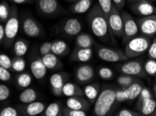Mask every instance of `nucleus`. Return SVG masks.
<instances>
[{"label": "nucleus", "mask_w": 156, "mask_h": 116, "mask_svg": "<svg viewBox=\"0 0 156 116\" xmlns=\"http://www.w3.org/2000/svg\"><path fill=\"white\" fill-rule=\"evenodd\" d=\"M141 80L139 79V77H134V76L127 75L122 74L117 78V83L122 88H127L129 86H131L134 83L140 81Z\"/></svg>", "instance_id": "31"}, {"label": "nucleus", "mask_w": 156, "mask_h": 116, "mask_svg": "<svg viewBox=\"0 0 156 116\" xmlns=\"http://www.w3.org/2000/svg\"><path fill=\"white\" fill-rule=\"evenodd\" d=\"M83 29L81 21L75 18H71L65 20L61 24L60 31L68 37H74L81 34Z\"/></svg>", "instance_id": "13"}, {"label": "nucleus", "mask_w": 156, "mask_h": 116, "mask_svg": "<svg viewBox=\"0 0 156 116\" xmlns=\"http://www.w3.org/2000/svg\"><path fill=\"white\" fill-rule=\"evenodd\" d=\"M4 27H5V39L4 41V47L6 48H9L15 42V39L17 36L19 27H20L18 8L16 4H12V5L11 6L10 15L8 20L4 24Z\"/></svg>", "instance_id": "4"}, {"label": "nucleus", "mask_w": 156, "mask_h": 116, "mask_svg": "<svg viewBox=\"0 0 156 116\" xmlns=\"http://www.w3.org/2000/svg\"><path fill=\"white\" fill-rule=\"evenodd\" d=\"M129 8L135 15L140 17H146L156 14V6L149 0H140L132 2L129 4Z\"/></svg>", "instance_id": "12"}, {"label": "nucleus", "mask_w": 156, "mask_h": 116, "mask_svg": "<svg viewBox=\"0 0 156 116\" xmlns=\"http://www.w3.org/2000/svg\"><path fill=\"white\" fill-rule=\"evenodd\" d=\"M69 78V75L65 72H57L50 78V84L52 92L56 97H60L63 94V87Z\"/></svg>", "instance_id": "14"}, {"label": "nucleus", "mask_w": 156, "mask_h": 116, "mask_svg": "<svg viewBox=\"0 0 156 116\" xmlns=\"http://www.w3.org/2000/svg\"><path fill=\"white\" fill-rule=\"evenodd\" d=\"M11 79V74L6 68L0 66V80L2 81H9Z\"/></svg>", "instance_id": "44"}, {"label": "nucleus", "mask_w": 156, "mask_h": 116, "mask_svg": "<svg viewBox=\"0 0 156 116\" xmlns=\"http://www.w3.org/2000/svg\"><path fill=\"white\" fill-rule=\"evenodd\" d=\"M144 87L142 82L140 81L134 83L131 86L125 88L127 101H133L137 98Z\"/></svg>", "instance_id": "27"}, {"label": "nucleus", "mask_w": 156, "mask_h": 116, "mask_svg": "<svg viewBox=\"0 0 156 116\" xmlns=\"http://www.w3.org/2000/svg\"><path fill=\"white\" fill-rule=\"evenodd\" d=\"M29 42L23 38H18L14 42L13 51L16 56H23L29 49Z\"/></svg>", "instance_id": "28"}, {"label": "nucleus", "mask_w": 156, "mask_h": 116, "mask_svg": "<svg viewBox=\"0 0 156 116\" xmlns=\"http://www.w3.org/2000/svg\"><path fill=\"white\" fill-rule=\"evenodd\" d=\"M151 115H153V116H156V108H155V111L154 112H153V113Z\"/></svg>", "instance_id": "53"}, {"label": "nucleus", "mask_w": 156, "mask_h": 116, "mask_svg": "<svg viewBox=\"0 0 156 116\" xmlns=\"http://www.w3.org/2000/svg\"><path fill=\"white\" fill-rule=\"evenodd\" d=\"M155 84H156V81H155Z\"/></svg>", "instance_id": "57"}, {"label": "nucleus", "mask_w": 156, "mask_h": 116, "mask_svg": "<svg viewBox=\"0 0 156 116\" xmlns=\"http://www.w3.org/2000/svg\"><path fill=\"white\" fill-rule=\"evenodd\" d=\"M154 91H155V94H156V84L154 85Z\"/></svg>", "instance_id": "54"}, {"label": "nucleus", "mask_w": 156, "mask_h": 116, "mask_svg": "<svg viewBox=\"0 0 156 116\" xmlns=\"http://www.w3.org/2000/svg\"><path fill=\"white\" fill-rule=\"evenodd\" d=\"M95 41L90 35L86 33H81L76 35L75 39L76 47L81 48H90L95 45Z\"/></svg>", "instance_id": "24"}, {"label": "nucleus", "mask_w": 156, "mask_h": 116, "mask_svg": "<svg viewBox=\"0 0 156 116\" xmlns=\"http://www.w3.org/2000/svg\"><path fill=\"white\" fill-rule=\"evenodd\" d=\"M100 84L98 82L92 83V84L87 85L84 88V95H86V98L88 99L90 102L94 104L100 94Z\"/></svg>", "instance_id": "23"}, {"label": "nucleus", "mask_w": 156, "mask_h": 116, "mask_svg": "<svg viewBox=\"0 0 156 116\" xmlns=\"http://www.w3.org/2000/svg\"><path fill=\"white\" fill-rule=\"evenodd\" d=\"M121 15L123 20V35L122 42L124 45L136 37L139 34V27L136 20L126 11L121 12Z\"/></svg>", "instance_id": "9"}, {"label": "nucleus", "mask_w": 156, "mask_h": 116, "mask_svg": "<svg viewBox=\"0 0 156 116\" xmlns=\"http://www.w3.org/2000/svg\"><path fill=\"white\" fill-rule=\"evenodd\" d=\"M30 70L35 79H41L46 75L47 68L41 58H37L30 63Z\"/></svg>", "instance_id": "20"}, {"label": "nucleus", "mask_w": 156, "mask_h": 116, "mask_svg": "<svg viewBox=\"0 0 156 116\" xmlns=\"http://www.w3.org/2000/svg\"><path fill=\"white\" fill-rule=\"evenodd\" d=\"M26 68V61L23 56H16L12 59V69L17 72H21L24 71Z\"/></svg>", "instance_id": "34"}, {"label": "nucleus", "mask_w": 156, "mask_h": 116, "mask_svg": "<svg viewBox=\"0 0 156 116\" xmlns=\"http://www.w3.org/2000/svg\"><path fill=\"white\" fill-rule=\"evenodd\" d=\"M155 81H156V76H155Z\"/></svg>", "instance_id": "56"}, {"label": "nucleus", "mask_w": 156, "mask_h": 116, "mask_svg": "<svg viewBox=\"0 0 156 116\" xmlns=\"http://www.w3.org/2000/svg\"><path fill=\"white\" fill-rule=\"evenodd\" d=\"M94 77V70L89 64H83L79 66L75 71V78L80 84L90 82Z\"/></svg>", "instance_id": "15"}, {"label": "nucleus", "mask_w": 156, "mask_h": 116, "mask_svg": "<svg viewBox=\"0 0 156 116\" xmlns=\"http://www.w3.org/2000/svg\"><path fill=\"white\" fill-rule=\"evenodd\" d=\"M52 45H53V42L51 41H46L44 42V43H42L39 49V52L40 55L43 56L46 55V54L51 53Z\"/></svg>", "instance_id": "40"}, {"label": "nucleus", "mask_w": 156, "mask_h": 116, "mask_svg": "<svg viewBox=\"0 0 156 116\" xmlns=\"http://www.w3.org/2000/svg\"><path fill=\"white\" fill-rule=\"evenodd\" d=\"M24 107V113L25 115L35 116L44 113L46 109V104L41 101H33L30 104H27Z\"/></svg>", "instance_id": "22"}, {"label": "nucleus", "mask_w": 156, "mask_h": 116, "mask_svg": "<svg viewBox=\"0 0 156 116\" xmlns=\"http://www.w3.org/2000/svg\"><path fill=\"white\" fill-rule=\"evenodd\" d=\"M129 3H132V2H137V1H140V0H127Z\"/></svg>", "instance_id": "52"}, {"label": "nucleus", "mask_w": 156, "mask_h": 116, "mask_svg": "<svg viewBox=\"0 0 156 116\" xmlns=\"http://www.w3.org/2000/svg\"><path fill=\"white\" fill-rule=\"evenodd\" d=\"M20 25L23 33L28 37L38 38L45 33L43 25L29 13L23 14L21 18Z\"/></svg>", "instance_id": "6"}, {"label": "nucleus", "mask_w": 156, "mask_h": 116, "mask_svg": "<svg viewBox=\"0 0 156 116\" xmlns=\"http://www.w3.org/2000/svg\"><path fill=\"white\" fill-rule=\"evenodd\" d=\"M94 0H76L69 6V12L73 14H83L94 5Z\"/></svg>", "instance_id": "19"}, {"label": "nucleus", "mask_w": 156, "mask_h": 116, "mask_svg": "<svg viewBox=\"0 0 156 116\" xmlns=\"http://www.w3.org/2000/svg\"><path fill=\"white\" fill-rule=\"evenodd\" d=\"M134 108L140 112L142 115H151L156 108V101L152 98H146L136 102Z\"/></svg>", "instance_id": "18"}, {"label": "nucleus", "mask_w": 156, "mask_h": 116, "mask_svg": "<svg viewBox=\"0 0 156 116\" xmlns=\"http://www.w3.org/2000/svg\"><path fill=\"white\" fill-rule=\"evenodd\" d=\"M19 113L16 108L12 106H6L2 108L0 112V116H18Z\"/></svg>", "instance_id": "41"}, {"label": "nucleus", "mask_w": 156, "mask_h": 116, "mask_svg": "<svg viewBox=\"0 0 156 116\" xmlns=\"http://www.w3.org/2000/svg\"><path fill=\"white\" fill-rule=\"evenodd\" d=\"M34 4L37 11L45 17H56L69 13L58 0H34Z\"/></svg>", "instance_id": "5"}, {"label": "nucleus", "mask_w": 156, "mask_h": 116, "mask_svg": "<svg viewBox=\"0 0 156 116\" xmlns=\"http://www.w3.org/2000/svg\"><path fill=\"white\" fill-rule=\"evenodd\" d=\"M42 61L46 65L47 69L49 70H59L63 68L62 61L59 58V56L53 53H49L41 56Z\"/></svg>", "instance_id": "21"}, {"label": "nucleus", "mask_w": 156, "mask_h": 116, "mask_svg": "<svg viewBox=\"0 0 156 116\" xmlns=\"http://www.w3.org/2000/svg\"><path fill=\"white\" fill-rule=\"evenodd\" d=\"M144 70L146 74L153 77L156 76V60L151 58H148L144 62Z\"/></svg>", "instance_id": "35"}, {"label": "nucleus", "mask_w": 156, "mask_h": 116, "mask_svg": "<svg viewBox=\"0 0 156 116\" xmlns=\"http://www.w3.org/2000/svg\"><path fill=\"white\" fill-rule=\"evenodd\" d=\"M151 42V38L146 35H136L125 45V54L129 59L138 57L148 51Z\"/></svg>", "instance_id": "3"}, {"label": "nucleus", "mask_w": 156, "mask_h": 116, "mask_svg": "<svg viewBox=\"0 0 156 116\" xmlns=\"http://www.w3.org/2000/svg\"><path fill=\"white\" fill-rule=\"evenodd\" d=\"M65 1L67 2H69V3H73V2H74L76 1V0H65Z\"/></svg>", "instance_id": "51"}, {"label": "nucleus", "mask_w": 156, "mask_h": 116, "mask_svg": "<svg viewBox=\"0 0 156 116\" xmlns=\"http://www.w3.org/2000/svg\"><path fill=\"white\" fill-rule=\"evenodd\" d=\"M149 1H151V2H155V1H156V0H149Z\"/></svg>", "instance_id": "55"}, {"label": "nucleus", "mask_w": 156, "mask_h": 116, "mask_svg": "<svg viewBox=\"0 0 156 116\" xmlns=\"http://www.w3.org/2000/svg\"><path fill=\"white\" fill-rule=\"evenodd\" d=\"M108 27L113 35L116 38H122L123 35V20L120 12L115 8L113 7L112 11L108 18Z\"/></svg>", "instance_id": "11"}, {"label": "nucleus", "mask_w": 156, "mask_h": 116, "mask_svg": "<svg viewBox=\"0 0 156 116\" xmlns=\"http://www.w3.org/2000/svg\"><path fill=\"white\" fill-rule=\"evenodd\" d=\"M98 4L105 13L106 18H108V15L112 11L113 7L114 6L113 0H98Z\"/></svg>", "instance_id": "36"}, {"label": "nucleus", "mask_w": 156, "mask_h": 116, "mask_svg": "<svg viewBox=\"0 0 156 116\" xmlns=\"http://www.w3.org/2000/svg\"><path fill=\"white\" fill-rule=\"evenodd\" d=\"M148 58L156 60V36L153 38L152 42L148 51Z\"/></svg>", "instance_id": "46"}, {"label": "nucleus", "mask_w": 156, "mask_h": 116, "mask_svg": "<svg viewBox=\"0 0 156 116\" xmlns=\"http://www.w3.org/2000/svg\"><path fill=\"white\" fill-rule=\"evenodd\" d=\"M94 48L98 57L102 61L109 63H117L128 60L124 51L119 48L106 47L99 43H95Z\"/></svg>", "instance_id": "7"}, {"label": "nucleus", "mask_w": 156, "mask_h": 116, "mask_svg": "<svg viewBox=\"0 0 156 116\" xmlns=\"http://www.w3.org/2000/svg\"><path fill=\"white\" fill-rule=\"evenodd\" d=\"M88 99L83 98V96L70 97L66 101L68 108L76 110H81L86 111L90 108V102Z\"/></svg>", "instance_id": "17"}, {"label": "nucleus", "mask_w": 156, "mask_h": 116, "mask_svg": "<svg viewBox=\"0 0 156 116\" xmlns=\"http://www.w3.org/2000/svg\"><path fill=\"white\" fill-rule=\"evenodd\" d=\"M93 56V50L92 47L90 48H81L76 47L73 49L70 55V61L74 62H88Z\"/></svg>", "instance_id": "16"}, {"label": "nucleus", "mask_w": 156, "mask_h": 116, "mask_svg": "<svg viewBox=\"0 0 156 116\" xmlns=\"http://www.w3.org/2000/svg\"><path fill=\"white\" fill-rule=\"evenodd\" d=\"M86 20L91 31L101 41L115 42V36L110 31L107 18L98 3L94 4L87 12Z\"/></svg>", "instance_id": "1"}, {"label": "nucleus", "mask_w": 156, "mask_h": 116, "mask_svg": "<svg viewBox=\"0 0 156 116\" xmlns=\"http://www.w3.org/2000/svg\"><path fill=\"white\" fill-rule=\"evenodd\" d=\"M63 115L65 116H87V113L85 111L72 109L70 108H63Z\"/></svg>", "instance_id": "39"}, {"label": "nucleus", "mask_w": 156, "mask_h": 116, "mask_svg": "<svg viewBox=\"0 0 156 116\" xmlns=\"http://www.w3.org/2000/svg\"><path fill=\"white\" fill-rule=\"evenodd\" d=\"M115 94H116V102L120 103L122 101H127L126 93L124 88H120L115 90Z\"/></svg>", "instance_id": "45"}, {"label": "nucleus", "mask_w": 156, "mask_h": 116, "mask_svg": "<svg viewBox=\"0 0 156 116\" xmlns=\"http://www.w3.org/2000/svg\"><path fill=\"white\" fill-rule=\"evenodd\" d=\"M149 98H152V94H151V91L147 88L144 87L141 93L139 94V95L137 98V101H136V102H139V101H141L144 100V99Z\"/></svg>", "instance_id": "47"}, {"label": "nucleus", "mask_w": 156, "mask_h": 116, "mask_svg": "<svg viewBox=\"0 0 156 116\" xmlns=\"http://www.w3.org/2000/svg\"><path fill=\"white\" fill-rule=\"evenodd\" d=\"M144 62L142 58L135 59L120 64L117 66V70L121 74L147 79L148 75L144 70Z\"/></svg>", "instance_id": "8"}, {"label": "nucleus", "mask_w": 156, "mask_h": 116, "mask_svg": "<svg viewBox=\"0 0 156 116\" xmlns=\"http://www.w3.org/2000/svg\"><path fill=\"white\" fill-rule=\"evenodd\" d=\"M11 6H9L6 0H2L0 4V21L1 23L5 24L10 15Z\"/></svg>", "instance_id": "33"}, {"label": "nucleus", "mask_w": 156, "mask_h": 116, "mask_svg": "<svg viewBox=\"0 0 156 116\" xmlns=\"http://www.w3.org/2000/svg\"><path fill=\"white\" fill-rule=\"evenodd\" d=\"M113 2L115 8L120 12L126 4V0H113Z\"/></svg>", "instance_id": "48"}, {"label": "nucleus", "mask_w": 156, "mask_h": 116, "mask_svg": "<svg viewBox=\"0 0 156 116\" xmlns=\"http://www.w3.org/2000/svg\"><path fill=\"white\" fill-rule=\"evenodd\" d=\"M0 66L6 69H12V59L6 54L2 53L0 54Z\"/></svg>", "instance_id": "38"}, {"label": "nucleus", "mask_w": 156, "mask_h": 116, "mask_svg": "<svg viewBox=\"0 0 156 116\" xmlns=\"http://www.w3.org/2000/svg\"><path fill=\"white\" fill-rule=\"evenodd\" d=\"M37 93L32 88H27L20 94L19 99L23 104H30L36 100Z\"/></svg>", "instance_id": "29"}, {"label": "nucleus", "mask_w": 156, "mask_h": 116, "mask_svg": "<svg viewBox=\"0 0 156 116\" xmlns=\"http://www.w3.org/2000/svg\"><path fill=\"white\" fill-rule=\"evenodd\" d=\"M63 94L68 98L74 96H84V92L77 84L67 82L63 87Z\"/></svg>", "instance_id": "26"}, {"label": "nucleus", "mask_w": 156, "mask_h": 116, "mask_svg": "<svg viewBox=\"0 0 156 116\" xmlns=\"http://www.w3.org/2000/svg\"><path fill=\"white\" fill-rule=\"evenodd\" d=\"M11 91L9 88L4 84L0 85V101H3L6 100L10 96Z\"/></svg>", "instance_id": "43"}, {"label": "nucleus", "mask_w": 156, "mask_h": 116, "mask_svg": "<svg viewBox=\"0 0 156 116\" xmlns=\"http://www.w3.org/2000/svg\"><path fill=\"white\" fill-rule=\"evenodd\" d=\"M116 116H141L142 114L140 112L137 111H134L130 109H127V108H124V109H121L119 111V112L115 113Z\"/></svg>", "instance_id": "42"}, {"label": "nucleus", "mask_w": 156, "mask_h": 116, "mask_svg": "<svg viewBox=\"0 0 156 116\" xmlns=\"http://www.w3.org/2000/svg\"><path fill=\"white\" fill-rule=\"evenodd\" d=\"M32 81V77L29 73H21L16 79V85L20 89H25L31 85Z\"/></svg>", "instance_id": "32"}, {"label": "nucleus", "mask_w": 156, "mask_h": 116, "mask_svg": "<svg viewBox=\"0 0 156 116\" xmlns=\"http://www.w3.org/2000/svg\"><path fill=\"white\" fill-rule=\"evenodd\" d=\"M44 116H61L63 115V108L60 103L58 101L50 104L44 111Z\"/></svg>", "instance_id": "30"}, {"label": "nucleus", "mask_w": 156, "mask_h": 116, "mask_svg": "<svg viewBox=\"0 0 156 116\" xmlns=\"http://www.w3.org/2000/svg\"><path fill=\"white\" fill-rule=\"evenodd\" d=\"M98 75L104 80H109L113 77V70L109 68L102 67L98 71Z\"/></svg>", "instance_id": "37"}, {"label": "nucleus", "mask_w": 156, "mask_h": 116, "mask_svg": "<svg viewBox=\"0 0 156 116\" xmlns=\"http://www.w3.org/2000/svg\"><path fill=\"white\" fill-rule=\"evenodd\" d=\"M116 102L115 90L106 88L99 94L94 102L93 114L95 116H106L112 113L113 106Z\"/></svg>", "instance_id": "2"}, {"label": "nucleus", "mask_w": 156, "mask_h": 116, "mask_svg": "<svg viewBox=\"0 0 156 116\" xmlns=\"http://www.w3.org/2000/svg\"><path fill=\"white\" fill-rule=\"evenodd\" d=\"M13 4H30L34 3V0H8Z\"/></svg>", "instance_id": "49"}, {"label": "nucleus", "mask_w": 156, "mask_h": 116, "mask_svg": "<svg viewBox=\"0 0 156 116\" xmlns=\"http://www.w3.org/2000/svg\"><path fill=\"white\" fill-rule=\"evenodd\" d=\"M139 34L153 38L156 34V14L136 19Z\"/></svg>", "instance_id": "10"}, {"label": "nucleus", "mask_w": 156, "mask_h": 116, "mask_svg": "<svg viewBox=\"0 0 156 116\" xmlns=\"http://www.w3.org/2000/svg\"><path fill=\"white\" fill-rule=\"evenodd\" d=\"M5 39V27L3 23L0 24V42L2 44Z\"/></svg>", "instance_id": "50"}, {"label": "nucleus", "mask_w": 156, "mask_h": 116, "mask_svg": "<svg viewBox=\"0 0 156 116\" xmlns=\"http://www.w3.org/2000/svg\"><path fill=\"white\" fill-rule=\"evenodd\" d=\"M70 48L68 44L62 40L53 41L51 52L58 56H65L69 53Z\"/></svg>", "instance_id": "25"}]
</instances>
